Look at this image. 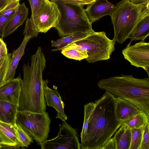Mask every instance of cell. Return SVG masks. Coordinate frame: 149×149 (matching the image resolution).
I'll list each match as a JSON object with an SVG mask.
<instances>
[{
	"label": "cell",
	"instance_id": "1",
	"mask_svg": "<svg viewBox=\"0 0 149 149\" xmlns=\"http://www.w3.org/2000/svg\"><path fill=\"white\" fill-rule=\"evenodd\" d=\"M81 149H102L122 124L115 113L116 97L107 92L95 102Z\"/></svg>",
	"mask_w": 149,
	"mask_h": 149
},
{
	"label": "cell",
	"instance_id": "2",
	"mask_svg": "<svg viewBox=\"0 0 149 149\" xmlns=\"http://www.w3.org/2000/svg\"><path fill=\"white\" fill-rule=\"evenodd\" d=\"M46 63L45 56L39 47L31 57V64L23 65V78L21 79L18 111H45L42 76Z\"/></svg>",
	"mask_w": 149,
	"mask_h": 149
},
{
	"label": "cell",
	"instance_id": "3",
	"mask_svg": "<svg viewBox=\"0 0 149 149\" xmlns=\"http://www.w3.org/2000/svg\"><path fill=\"white\" fill-rule=\"evenodd\" d=\"M99 88L115 97L131 103L142 112L149 116V78H134L122 74L100 80Z\"/></svg>",
	"mask_w": 149,
	"mask_h": 149
},
{
	"label": "cell",
	"instance_id": "4",
	"mask_svg": "<svg viewBox=\"0 0 149 149\" xmlns=\"http://www.w3.org/2000/svg\"><path fill=\"white\" fill-rule=\"evenodd\" d=\"M148 14L149 7L134 5L129 0H121L110 15L114 29L113 39L120 44L123 43L138 22Z\"/></svg>",
	"mask_w": 149,
	"mask_h": 149
},
{
	"label": "cell",
	"instance_id": "5",
	"mask_svg": "<svg viewBox=\"0 0 149 149\" xmlns=\"http://www.w3.org/2000/svg\"><path fill=\"white\" fill-rule=\"evenodd\" d=\"M50 1L56 4L60 13V18L55 27L60 37L94 31L83 6L67 3L61 0Z\"/></svg>",
	"mask_w": 149,
	"mask_h": 149
},
{
	"label": "cell",
	"instance_id": "6",
	"mask_svg": "<svg viewBox=\"0 0 149 149\" xmlns=\"http://www.w3.org/2000/svg\"><path fill=\"white\" fill-rule=\"evenodd\" d=\"M116 42L113 39L109 38L104 31H94L74 43L86 52L88 55L86 60L92 63L109 59L115 50Z\"/></svg>",
	"mask_w": 149,
	"mask_h": 149
},
{
	"label": "cell",
	"instance_id": "7",
	"mask_svg": "<svg viewBox=\"0 0 149 149\" xmlns=\"http://www.w3.org/2000/svg\"><path fill=\"white\" fill-rule=\"evenodd\" d=\"M51 120L48 112L18 111L16 123L40 145L47 139Z\"/></svg>",
	"mask_w": 149,
	"mask_h": 149
},
{
	"label": "cell",
	"instance_id": "8",
	"mask_svg": "<svg viewBox=\"0 0 149 149\" xmlns=\"http://www.w3.org/2000/svg\"><path fill=\"white\" fill-rule=\"evenodd\" d=\"M60 125L57 136L45 141L40 146L42 149H81L78 134L75 129L65 121Z\"/></svg>",
	"mask_w": 149,
	"mask_h": 149
},
{
	"label": "cell",
	"instance_id": "9",
	"mask_svg": "<svg viewBox=\"0 0 149 149\" xmlns=\"http://www.w3.org/2000/svg\"><path fill=\"white\" fill-rule=\"evenodd\" d=\"M60 17L56 4L50 0H45L33 22L39 33H45L52 28L55 27Z\"/></svg>",
	"mask_w": 149,
	"mask_h": 149
},
{
	"label": "cell",
	"instance_id": "10",
	"mask_svg": "<svg viewBox=\"0 0 149 149\" xmlns=\"http://www.w3.org/2000/svg\"><path fill=\"white\" fill-rule=\"evenodd\" d=\"M131 42L122 51L124 58L131 64L141 68L149 75V43L141 41L133 45Z\"/></svg>",
	"mask_w": 149,
	"mask_h": 149
},
{
	"label": "cell",
	"instance_id": "11",
	"mask_svg": "<svg viewBox=\"0 0 149 149\" xmlns=\"http://www.w3.org/2000/svg\"><path fill=\"white\" fill-rule=\"evenodd\" d=\"M22 78L20 75L7 81L0 87V101L11 103L18 107Z\"/></svg>",
	"mask_w": 149,
	"mask_h": 149
},
{
	"label": "cell",
	"instance_id": "12",
	"mask_svg": "<svg viewBox=\"0 0 149 149\" xmlns=\"http://www.w3.org/2000/svg\"><path fill=\"white\" fill-rule=\"evenodd\" d=\"M48 83L47 80L43 79L44 94L46 104L49 107H53L57 111L56 118H59L62 121H66L68 118L64 112V102L58 92L49 88Z\"/></svg>",
	"mask_w": 149,
	"mask_h": 149
},
{
	"label": "cell",
	"instance_id": "13",
	"mask_svg": "<svg viewBox=\"0 0 149 149\" xmlns=\"http://www.w3.org/2000/svg\"><path fill=\"white\" fill-rule=\"evenodd\" d=\"M114 5L107 0H95L88 5L85 13L91 24L106 15H111L114 8Z\"/></svg>",
	"mask_w": 149,
	"mask_h": 149
},
{
	"label": "cell",
	"instance_id": "14",
	"mask_svg": "<svg viewBox=\"0 0 149 149\" xmlns=\"http://www.w3.org/2000/svg\"><path fill=\"white\" fill-rule=\"evenodd\" d=\"M28 10L24 3L19 4L6 26L3 37L9 35L22 24L27 17Z\"/></svg>",
	"mask_w": 149,
	"mask_h": 149
},
{
	"label": "cell",
	"instance_id": "15",
	"mask_svg": "<svg viewBox=\"0 0 149 149\" xmlns=\"http://www.w3.org/2000/svg\"><path fill=\"white\" fill-rule=\"evenodd\" d=\"M141 112L128 101L121 98L116 97L115 113L116 116L122 122Z\"/></svg>",
	"mask_w": 149,
	"mask_h": 149
},
{
	"label": "cell",
	"instance_id": "16",
	"mask_svg": "<svg viewBox=\"0 0 149 149\" xmlns=\"http://www.w3.org/2000/svg\"><path fill=\"white\" fill-rule=\"evenodd\" d=\"M31 38L30 37L24 36L20 46L12 53L11 58L6 78V81L14 78L18 64L24 53V50L27 42Z\"/></svg>",
	"mask_w": 149,
	"mask_h": 149
},
{
	"label": "cell",
	"instance_id": "17",
	"mask_svg": "<svg viewBox=\"0 0 149 149\" xmlns=\"http://www.w3.org/2000/svg\"><path fill=\"white\" fill-rule=\"evenodd\" d=\"M149 36V14L141 18L136 24L128 38L131 41H144Z\"/></svg>",
	"mask_w": 149,
	"mask_h": 149
},
{
	"label": "cell",
	"instance_id": "18",
	"mask_svg": "<svg viewBox=\"0 0 149 149\" xmlns=\"http://www.w3.org/2000/svg\"><path fill=\"white\" fill-rule=\"evenodd\" d=\"M18 111V107L13 104L0 101V121L14 125Z\"/></svg>",
	"mask_w": 149,
	"mask_h": 149
},
{
	"label": "cell",
	"instance_id": "19",
	"mask_svg": "<svg viewBox=\"0 0 149 149\" xmlns=\"http://www.w3.org/2000/svg\"><path fill=\"white\" fill-rule=\"evenodd\" d=\"M117 145V149H130L131 138V130L122 123L115 133L113 136Z\"/></svg>",
	"mask_w": 149,
	"mask_h": 149
},
{
	"label": "cell",
	"instance_id": "20",
	"mask_svg": "<svg viewBox=\"0 0 149 149\" xmlns=\"http://www.w3.org/2000/svg\"><path fill=\"white\" fill-rule=\"evenodd\" d=\"M90 33H77L62 37L55 41L52 40L51 46L55 47L56 48L51 51H61L66 46L86 37Z\"/></svg>",
	"mask_w": 149,
	"mask_h": 149
},
{
	"label": "cell",
	"instance_id": "21",
	"mask_svg": "<svg viewBox=\"0 0 149 149\" xmlns=\"http://www.w3.org/2000/svg\"><path fill=\"white\" fill-rule=\"evenodd\" d=\"M0 134L16 146L24 148L18 136L14 125L0 121Z\"/></svg>",
	"mask_w": 149,
	"mask_h": 149
},
{
	"label": "cell",
	"instance_id": "22",
	"mask_svg": "<svg viewBox=\"0 0 149 149\" xmlns=\"http://www.w3.org/2000/svg\"><path fill=\"white\" fill-rule=\"evenodd\" d=\"M61 53L68 58L79 61L86 59L88 57L86 52L74 42L63 48Z\"/></svg>",
	"mask_w": 149,
	"mask_h": 149
},
{
	"label": "cell",
	"instance_id": "23",
	"mask_svg": "<svg viewBox=\"0 0 149 149\" xmlns=\"http://www.w3.org/2000/svg\"><path fill=\"white\" fill-rule=\"evenodd\" d=\"M149 121V116L141 112L122 122V123L130 130L144 126Z\"/></svg>",
	"mask_w": 149,
	"mask_h": 149
},
{
	"label": "cell",
	"instance_id": "24",
	"mask_svg": "<svg viewBox=\"0 0 149 149\" xmlns=\"http://www.w3.org/2000/svg\"><path fill=\"white\" fill-rule=\"evenodd\" d=\"M95 106L94 102H90L84 105V120L82 129L81 134V143L85 141L87 134L88 122L90 116Z\"/></svg>",
	"mask_w": 149,
	"mask_h": 149
},
{
	"label": "cell",
	"instance_id": "25",
	"mask_svg": "<svg viewBox=\"0 0 149 149\" xmlns=\"http://www.w3.org/2000/svg\"><path fill=\"white\" fill-rule=\"evenodd\" d=\"M11 56L12 53L8 54L0 60V87L6 82V78Z\"/></svg>",
	"mask_w": 149,
	"mask_h": 149
},
{
	"label": "cell",
	"instance_id": "26",
	"mask_svg": "<svg viewBox=\"0 0 149 149\" xmlns=\"http://www.w3.org/2000/svg\"><path fill=\"white\" fill-rule=\"evenodd\" d=\"M143 127L131 129V142L130 149H140Z\"/></svg>",
	"mask_w": 149,
	"mask_h": 149
},
{
	"label": "cell",
	"instance_id": "27",
	"mask_svg": "<svg viewBox=\"0 0 149 149\" xmlns=\"http://www.w3.org/2000/svg\"><path fill=\"white\" fill-rule=\"evenodd\" d=\"M14 126L24 147L27 148L33 142V139L19 125L15 123Z\"/></svg>",
	"mask_w": 149,
	"mask_h": 149
},
{
	"label": "cell",
	"instance_id": "28",
	"mask_svg": "<svg viewBox=\"0 0 149 149\" xmlns=\"http://www.w3.org/2000/svg\"><path fill=\"white\" fill-rule=\"evenodd\" d=\"M39 32L36 29L32 18L26 20L23 32L24 36L30 37L31 38L36 37Z\"/></svg>",
	"mask_w": 149,
	"mask_h": 149
},
{
	"label": "cell",
	"instance_id": "29",
	"mask_svg": "<svg viewBox=\"0 0 149 149\" xmlns=\"http://www.w3.org/2000/svg\"><path fill=\"white\" fill-rule=\"evenodd\" d=\"M19 4V1H10L0 10V14L7 16H11L14 13Z\"/></svg>",
	"mask_w": 149,
	"mask_h": 149
},
{
	"label": "cell",
	"instance_id": "30",
	"mask_svg": "<svg viewBox=\"0 0 149 149\" xmlns=\"http://www.w3.org/2000/svg\"><path fill=\"white\" fill-rule=\"evenodd\" d=\"M28 0L30 3L31 10V17L33 21L42 7L45 0Z\"/></svg>",
	"mask_w": 149,
	"mask_h": 149
},
{
	"label": "cell",
	"instance_id": "31",
	"mask_svg": "<svg viewBox=\"0 0 149 149\" xmlns=\"http://www.w3.org/2000/svg\"><path fill=\"white\" fill-rule=\"evenodd\" d=\"M140 149H149V121L146 123L143 127Z\"/></svg>",
	"mask_w": 149,
	"mask_h": 149
},
{
	"label": "cell",
	"instance_id": "32",
	"mask_svg": "<svg viewBox=\"0 0 149 149\" xmlns=\"http://www.w3.org/2000/svg\"><path fill=\"white\" fill-rule=\"evenodd\" d=\"M13 15L10 16H7L0 14V37H3L4 29Z\"/></svg>",
	"mask_w": 149,
	"mask_h": 149
},
{
	"label": "cell",
	"instance_id": "33",
	"mask_svg": "<svg viewBox=\"0 0 149 149\" xmlns=\"http://www.w3.org/2000/svg\"><path fill=\"white\" fill-rule=\"evenodd\" d=\"M65 2L81 6L92 3L95 0H61Z\"/></svg>",
	"mask_w": 149,
	"mask_h": 149
},
{
	"label": "cell",
	"instance_id": "34",
	"mask_svg": "<svg viewBox=\"0 0 149 149\" xmlns=\"http://www.w3.org/2000/svg\"><path fill=\"white\" fill-rule=\"evenodd\" d=\"M102 149H117V145L113 137L111 138L103 146Z\"/></svg>",
	"mask_w": 149,
	"mask_h": 149
},
{
	"label": "cell",
	"instance_id": "35",
	"mask_svg": "<svg viewBox=\"0 0 149 149\" xmlns=\"http://www.w3.org/2000/svg\"><path fill=\"white\" fill-rule=\"evenodd\" d=\"M7 54L6 45L3 40L0 38V60Z\"/></svg>",
	"mask_w": 149,
	"mask_h": 149
},
{
	"label": "cell",
	"instance_id": "36",
	"mask_svg": "<svg viewBox=\"0 0 149 149\" xmlns=\"http://www.w3.org/2000/svg\"><path fill=\"white\" fill-rule=\"evenodd\" d=\"M132 3L136 5L143 6L149 7V0H129Z\"/></svg>",
	"mask_w": 149,
	"mask_h": 149
},
{
	"label": "cell",
	"instance_id": "37",
	"mask_svg": "<svg viewBox=\"0 0 149 149\" xmlns=\"http://www.w3.org/2000/svg\"><path fill=\"white\" fill-rule=\"evenodd\" d=\"M0 144L1 145H6L13 146H16L13 143L5 139L1 134H0Z\"/></svg>",
	"mask_w": 149,
	"mask_h": 149
},
{
	"label": "cell",
	"instance_id": "38",
	"mask_svg": "<svg viewBox=\"0 0 149 149\" xmlns=\"http://www.w3.org/2000/svg\"><path fill=\"white\" fill-rule=\"evenodd\" d=\"M11 1H12L11 0H0V10L3 9L8 2Z\"/></svg>",
	"mask_w": 149,
	"mask_h": 149
},
{
	"label": "cell",
	"instance_id": "39",
	"mask_svg": "<svg viewBox=\"0 0 149 149\" xmlns=\"http://www.w3.org/2000/svg\"><path fill=\"white\" fill-rule=\"evenodd\" d=\"M20 0H11V1H19Z\"/></svg>",
	"mask_w": 149,
	"mask_h": 149
},
{
	"label": "cell",
	"instance_id": "40",
	"mask_svg": "<svg viewBox=\"0 0 149 149\" xmlns=\"http://www.w3.org/2000/svg\"><path fill=\"white\" fill-rule=\"evenodd\" d=\"M1 146H2V145L0 144V149H1Z\"/></svg>",
	"mask_w": 149,
	"mask_h": 149
},
{
	"label": "cell",
	"instance_id": "41",
	"mask_svg": "<svg viewBox=\"0 0 149 149\" xmlns=\"http://www.w3.org/2000/svg\"></svg>",
	"mask_w": 149,
	"mask_h": 149
}]
</instances>
